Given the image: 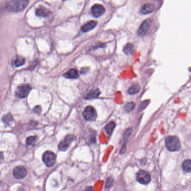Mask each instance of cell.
Wrapping results in <instances>:
<instances>
[{"instance_id":"cell-23","label":"cell","mask_w":191,"mask_h":191,"mask_svg":"<svg viewBox=\"0 0 191 191\" xmlns=\"http://www.w3.org/2000/svg\"><path fill=\"white\" fill-rule=\"evenodd\" d=\"M135 105L134 103H133V102L128 103H127V104L125 105V109H126L127 112H131V111L133 110L134 108H135Z\"/></svg>"},{"instance_id":"cell-22","label":"cell","mask_w":191,"mask_h":191,"mask_svg":"<svg viewBox=\"0 0 191 191\" xmlns=\"http://www.w3.org/2000/svg\"><path fill=\"white\" fill-rule=\"evenodd\" d=\"M37 140V136H29L26 139V144L29 146H33L35 144Z\"/></svg>"},{"instance_id":"cell-2","label":"cell","mask_w":191,"mask_h":191,"mask_svg":"<svg viewBox=\"0 0 191 191\" xmlns=\"http://www.w3.org/2000/svg\"><path fill=\"white\" fill-rule=\"evenodd\" d=\"M165 146L171 151H177L181 149L180 140L177 136H168L165 139Z\"/></svg>"},{"instance_id":"cell-11","label":"cell","mask_w":191,"mask_h":191,"mask_svg":"<svg viewBox=\"0 0 191 191\" xmlns=\"http://www.w3.org/2000/svg\"><path fill=\"white\" fill-rule=\"evenodd\" d=\"M154 8L155 6L153 4L150 3H146L141 7V12L143 14H148L153 11Z\"/></svg>"},{"instance_id":"cell-27","label":"cell","mask_w":191,"mask_h":191,"mask_svg":"<svg viewBox=\"0 0 191 191\" xmlns=\"http://www.w3.org/2000/svg\"><path fill=\"white\" fill-rule=\"evenodd\" d=\"M83 191H94V189H93V188L92 187L89 186V187H86V188Z\"/></svg>"},{"instance_id":"cell-21","label":"cell","mask_w":191,"mask_h":191,"mask_svg":"<svg viewBox=\"0 0 191 191\" xmlns=\"http://www.w3.org/2000/svg\"><path fill=\"white\" fill-rule=\"evenodd\" d=\"M140 90V87L139 85H135L131 87L128 90V93L130 94H135L136 93H139Z\"/></svg>"},{"instance_id":"cell-13","label":"cell","mask_w":191,"mask_h":191,"mask_svg":"<svg viewBox=\"0 0 191 191\" xmlns=\"http://www.w3.org/2000/svg\"><path fill=\"white\" fill-rule=\"evenodd\" d=\"M35 14L38 16L47 17L50 14V11L44 7H41L37 9Z\"/></svg>"},{"instance_id":"cell-10","label":"cell","mask_w":191,"mask_h":191,"mask_svg":"<svg viewBox=\"0 0 191 191\" xmlns=\"http://www.w3.org/2000/svg\"><path fill=\"white\" fill-rule=\"evenodd\" d=\"M105 8L104 6L100 4H96L91 7V11L94 17H98L101 16L105 12Z\"/></svg>"},{"instance_id":"cell-26","label":"cell","mask_w":191,"mask_h":191,"mask_svg":"<svg viewBox=\"0 0 191 191\" xmlns=\"http://www.w3.org/2000/svg\"><path fill=\"white\" fill-rule=\"evenodd\" d=\"M149 103V100H145V101H143L142 103V104H141V105H140V110H141L144 109L145 108L148 106Z\"/></svg>"},{"instance_id":"cell-30","label":"cell","mask_w":191,"mask_h":191,"mask_svg":"<svg viewBox=\"0 0 191 191\" xmlns=\"http://www.w3.org/2000/svg\"><path fill=\"white\" fill-rule=\"evenodd\" d=\"M0 175H1V173H0Z\"/></svg>"},{"instance_id":"cell-24","label":"cell","mask_w":191,"mask_h":191,"mask_svg":"<svg viewBox=\"0 0 191 191\" xmlns=\"http://www.w3.org/2000/svg\"><path fill=\"white\" fill-rule=\"evenodd\" d=\"M132 130L131 128H129V129H128L126 131V132H125V135H124V139H125V141L129 137V136H130L131 134L132 133Z\"/></svg>"},{"instance_id":"cell-3","label":"cell","mask_w":191,"mask_h":191,"mask_svg":"<svg viewBox=\"0 0 191 191\" xmlns=\"http://www.w3.org/2000/svg\"><path fill=\"white\" fill-rule=\"evenodd\" d=\"M56 155L51 151H47L43 155V161L48 167H52L55 164Z\"/></svg>"},{"instance_id":"cell-29","label":"cell","mask_w":191,"mask_h":191,"mask_svg":"<svg viewBox=\"0 0 191 191\" xmlns=\"http://www.w3.org/2000/svg\"><path fill=\"white\" fill-rule=\"evenodd\" d=\"M0 98H1V90H0Z\"/></svg>"},{"instance_id":"cell-7","label":"cell","mask_w":191,"mask_h":191,"mask_svg":"<svg viewBox=\"0 0 191 191\" xmlns=\"http://www.w3.org/2000/svg\"><path fill=\"white\" fill-rule=\"evenodd\" d=\"M75 140V136L73 135H68L62 141H61L58 145V149L61 151H66L69 146L72 144L73 141Z\"/></svg>"},{"instance_id":"cell-8","label":"cell","mask_w":191,"mask_h":191,"mask_svg":"<svg viewBox=\"0 0 191 191\" xmlns=\"http://www.w3.org/2000/svg\"><path fill=\"white\" fill-rule=\"evenodd\" d=\"M27 171L26 168L23 166H18L14 168L13 170V175L15 178L18 180H21L26 177L27 175Z\"/></svg>"},{"instance_id":"cell-18","label":"cell","mask_w":191,"mask_h":191,"mask_svg":"<svg viewBox=\"0 0 191 191\" xmlns=\"http://www.w3.org/2000/svg\"><path fill=\"white\" fill-rule=\"evenodd\" d=\"M183 169L185 172L189 173L191 171V160H186L182 164Z\"/></svg>"},{"instance_id":"cell-25","label":"cell","mask_w":191,"mask_h":191,"mask_svg":"<svg viewBox=\"0 0 191 191\" xmlns=\"http://www.w3.org/2000/svg\"><path fill=\"white\" fill-rule=\"evenodd\" d=\"M113 180L110 177V178H108L107 180V182H106V184H105V187H106V188H109V187H110V186L112 185V184H113Z\"/></svg>"},{"instance_id":"cell-6","label":"cell","mask_w":191,"mask_h":191,"mask_svg":"<svg viewBox=\"0 0 191 191\" xmlns=\"http://www.w3.org/2000/svg\"><path fill=\"white\" fill-rule=\"evenodd\" d=\"M136 180L140 183L146 185L150 183L151 180V177L148 172L143 170H141L139 171L137 173Z\"/></svg>"},{"instance_id":"cell-12","label":"cell","mask_w":191,"mask_h":191,"mask_svg":"<svg viewBox=\"0 0 191 191\" xmlns=\"http://www.w3.org/2000/svg\"><path fill=\"white\" fill-rule=\"evenodd\" d=\"M97 25V22L96 21H91L87 23L84 24L81 27V30L83 32H89L91 30L94 29Z\"/></svg>"},{"instance_id":"cell-9","label":"cell","mask_w":191,"mask_h":191,"mask_svg":"<svg viewBox=\"0 0 191 191\" xmlns=\"http://www.w3.org/2000/svg\"><path fill=\"white\" fill-rule=\"evenodd\" d=\"M151 24V19H147L144 21L141 25L140 27L139 28L138 32H137V34L139 35L140 37L144 36L146 34V33L148 32L149 29H150Z\"/></svg>"},{"instance_id":"cell-14","label":"cell","mask_w":191,"mask_h":191,"mask_svg":"<svg viewBox=\"0 0 191 191\" xmlns=\"http://www.w3.org/2000/svg\"><path fill=\"white\" fill-rule=\"evenodd\" d=\"M64 77L67 78H73L75 79L78 78V71L75 69H69L66 73L64 75Z\"/></svg>"},{"instance_id":"cell-4","label":"cell","mask_w":191,"mask_h":191,"mask_svg":"<svg viewBox=\"0 0 191 191\" xmlns=\"http://www.w3.org/2000/svg\"><path fill=\"white\" fill-rule=\"evenodd\" d=\"M83 117L87 121H94L97 117V114L95 109L93 107L88 106L84 109Z\"/></svg>"},{"instance_id":"cell-15","label":"cell","mask_w":191,"mask_h":191,"mask_svg":"<svg viewBox=\"0 0 191 191\" xmlns=\"http://www.w3.org/2000/svg\"><path fill=\"white\" fill-rule=\"evenodd\" d=\"M2 121L6 126H11L14 122V120L11 114H7L3 116Z\"/></svg>"},{"instance_id":"cell-19","label":"cell","mask_w":191,"mask_h":191,"mask_svg":"<svg viewBox=\"0 0 191 191\" xmlns=\"http://www.w3.org/2000/svg\"><path fill=\"white\" fill-rule=\"evenodd\" d=\"M100 94V91L99 89H96L94 90H91L90 93L87 94L86 99H91L96 98H97Z\"/></svg>"},{"instance_id":"cell-28","label":"cell","mask_w":191,"mask_h":191,"mask_svg":"<svg viewBox=\"0 0 191 191\" xmlns=\"http://www.w3.org/2000/svg\"><path fill=\"white\" fill-rule=\"evenodd\" d=\"M3 158L4 156H3V153L2 152H0V161L2 160L3 159Z\"/></svg>"},{"instance_id":"cell-16","label":"cell","mask_w":191,"mask_h":191,"mask_svg":"<svg viewBox=\"0 0 191 191\" xmlns=\"http://www.w3.org/2000/svg\"><path fill=\"white\" fill-rule=\"evenodd\" d=\"M135 47L132 44L128 43L123 48V52L127 55H132L135 52Z\"/></svg>"},{"instance_id":"cell-1","label":"cell","mask_w":191,"mask_h":191,"mask_svg":"<svg viewBox=\"0 0 191 191\" xmlns=\"http://www.w3.org/2000/svg\"><path fill=\"white\" fill-rule=\"evenodd\" d=\"M28 0H14L10 1L5 5L6 10L11 12L21 11L28 5Z\"/></svg>"},{"instance_id":"cell-17","label":"cell","mask_w":191,"mask_h":191,"mask_svg":"<svg viewBox=\"0 0 191 191\" xmlns=\"http://www.w3.org/2000/svg\"><path fill=\"white\" fill-rule=\"evenodd\" d=\"M116 127V123L113 121L110 122L105 127V131L108 135H111L113 132L114 128Z\"/></svg>"},{"instance_id":"cell-5","label":"cell","mask_w":191,"mask_h":191,"mask_svg":"<svg viewBox=\"0 0 191 191\" xmlns=\"http://www.w3.org/2000/svg\"><path fill=\"white\" fill-rule=\"evenodd\" d=\"M31 90V87L28 84H23L17 87L15 94L17 97L24 98L29 94Z\"/></svg>"},{"instance_id":"cell-20","label":"cell","mask_w":191,"mask_h":191,"mask_svg":"<svg viewBox=\"0 0 191 191\" xmlns=\"http://www.w3.org/2000/svg\"><path fill=\"white\" fill-rule=\"evenodd\" d=\"M24 64H25V59L20 56L17 57L14 61V64L15 67L21 66L23 65Z\"/></svg>"}]
</instances>
